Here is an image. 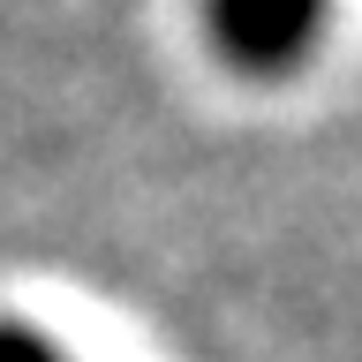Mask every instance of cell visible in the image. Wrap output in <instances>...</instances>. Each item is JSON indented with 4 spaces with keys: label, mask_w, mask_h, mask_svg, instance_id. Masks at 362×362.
Segmentation results:
<instances>
[{
    "label": "cell",
    "mask_w": 362,
    "mask_h": 362,
    "mask_svg": "<svg viewBox=\"0 0 362 362\" xmlns=\"http://www.w3.org/2000/svg\"><path fill=\"white\" fill-rule=\"evenodd\" d=\"M325 30V0H211V45L242 76H287Z\"/></svg>",
    "instance_id": "obj_1"
},
{
    "label": "cell",
    "mask_w": 362,
    "mask_h": 362,
    "mask_svg": "<svg viewBox=\"0 0 362 362\" xmlns=\"http://www.w3.org/2000/svg\"><path fill=\"white\" fill-rule=\"evenodd\" d=\"M0 362H61V355H53L38 332H23V325H0Z\"/></svg>",
    "instance_id": "obj_2"
}]
</instances>
